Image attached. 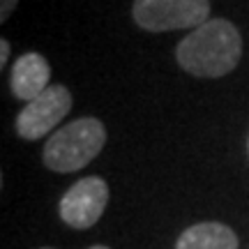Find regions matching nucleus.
Returning a JSON list of instances; mask_svg holds the SVG:
<instances>
[{"mask_svg":"<svg viewBox=\"0 0 249 249\" xmlns=\"http://www.w3.org/2000/svg\"><path fill=\"white\" fill-rule=\"evenodd\" d=\"M7 58H9V42L7 39H0V67L7 65Z\"/></svg>","mask_w":249,"mask_h":249,"instance_id":"obj_9","label":"nucleus"},{"mask_svg":"<svg viewBox=\"0 0 249 249\" xmlns=\"http://www.w3.org/2000/svg\"><path fill=\"white\" fill-rule=\"evenodd\" d=\"M71 108V95L65 86H51L37 99L28 102L17 116V132L26 141H37L55 129Z\"/></svg>","mask_w":249,"mask_h":249,"instance_id":"obj_4","label":"nucleus"},{"mask_svg":"<svg viewBox=\"0 0 249 249\" xmlns=\"http://www.w3.org/2000/svg\"><path fill=\"white\" fill-rule=\"evenodd\" d=\"M44 249H51V247H44Z\"/></svg>","mask_w":249,"mask_h":249,"instance_id":"obj_11","label":"nucleus"},{"mask_svg":"<svg viewBox=\"0 0 249 249\" xmlns=\"http://www.w3.org/2000/svg\"><path fill=\"white\" fill-rule=\"evenodd\" d=\"M90 249H108V247H102V245H95V247H90Z\"/></svg>","mask_w":249,"mask_h":249,"instance_id":"obj_10","label":"nucleus"},{"mask_svg":"<svg viewBox=\"0 0 249 249\" xmlns=\"http://www.w3.org/2000/svg\"><path fill=\"white\" fill-rule=\"evenodd\" d=\"M108 203V187L97 176L79 180L60 201V219L71 229H90Z\"/></svg>","mask_w":249,"mask_h":249,"instance_id":"obj_5","label":"nucleus"},{"mask_svg":"<svg viewBox=\"0 0 249 249\" xmlns=\"http://www.w3.org/2000/svg\"><path fill=\"white\" fill-rule=\"evenodd\" d=\"M18 0H0V21H7L9 14L14 12Z\"/></svg>","mask_w":249,"mask_h":249,"instance_id":"obj_8","label":"nucleus"},{"mask_svg":"<svg viewBox=\"0 0 249 249\" xmlns=\"http://www.w3.org/2000/svg\"><path fill=\"white\" fill-rule=\"evenodd\" d=\"M134 21L150 33L196 30L210 21V0H134Z\"/></svg>","mask_w":249,"mask_h":249,"instance_id":"obj_3","label":"nucleus"},{"mask_svg":"<svg viewBox=\"0 0 249 249\" xmlns=\"http://www.w3.org/2000/svg\"><path fill=\"white\" fill-rule=\"evenodd\" d=\"M176 249H238V235L219 222L194 224L178 238Z\"/></svg>","mask_w":249,"mask_h":249,"instance_id":"obj_7","label":"nucleus"},{"mask_svg":"<svg viewBox=\"0 0 249 249\" xmlns=\"http://www.w3.org/2000/svg\"><path fill=\"white\" fill-rule=\"evenodd\" d=\"M107 143V129L97 118H79L65 124L46 141L44 164L55 173L83 169L97 157Z\"/></svg>","mask_w":249,"mask_h":249,"instance_id":"obj_2","label":"nucleus"},{"mask_svg":"<svg viewBox=\"0 0 249 249\" xmlns=\"http://www.w3.org/2000/svg\"><path fill=\"white\" fill-rule=\"evenodd\" d=\"M247 148H249V143H247Z\"/></svg>","mask_w":249,"mask_h":249,"instance_id":"obj_12","label":"nucleus"},{"mask_svg":"<svg viewBox=\"0 0 249 249\" xmlns=\"http://www.w3.org/2000/svg\"><path fill=\"white\" fill-rule=\"evenodd\" d=\"M176 58L187 74L201 79L231 74L242 58L240 30L226 18H210L180 42Z\"/></svg>","mask_w":249,"mask_h":249,"instance_id":"obj_1","label":"nucleus"},{"mask_svg":"<svg viewBox=\"0 0 249 249\" xmlns=\"http://www.w3.org/2000/svg\"><path fill=\"white\" fill-rule=\"evenodd\" d=\"M49 79H51V67L44 55L26 53L12 67V92L28 104L51 88Z\"/></svg>","mask_w":249,"mask_h":249,"instance_id":"obj_6","label":"nucleus"}]
</instances>
